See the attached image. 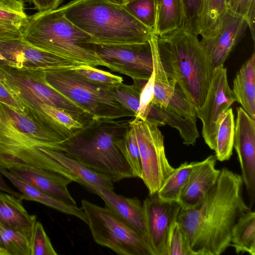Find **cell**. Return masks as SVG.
Here are the masks:
<instances>
[{
  "label": "cell",
  "mask_w": 255,
  "mask_h": 255,
  "mask_svg": "<svg viewBox=\"0 0 255 255\" xmlns=\"http://www.w3.org/2000/svg\"><path fill=\"white\" fill-rule=\"evenodd\" d=\"M116 144L130 166L133 177L140 178L142 165L138 145L134 130L129 124L117 138Z\"/></svg>",
  "instance_id": "31"
},
{
  "label": "cell",
  "mask_w": 255,
  "mask_h": 255,
  "mask_svg": "<svg viewBox=\"0 0 255 255\" xmlns=\"http://www.w3.org/2000/svg\"><path fill=\"white\" fill-rule=\"evenodd\" d=\"M235 127L233 110L229 108L222 117L217 132L214 150L217 160L224 161L232 156Z\"/></svg>",
  "instance_id": "30"
},
{
  "label": "cell",
  "mask_w": 255,
  "mask_h": 255,
  "mask_svg": "<svg viewBox=\"0 0 255 255\" xmlns=\"http://www.w3.org/2000/svg\"><path fill=\"white\" fill-rule=\"evenodd\" d=\"M20 0H0V41L22 39L28 16Z\"/></svg>",
  "instance_id": "24"
},
{
  "label": "cell",
  "mask_w": 255,
  "mask_h": 255,
  "mask_svg": "<svg viewBox=\"0 0 255 255\" xmlns=\"http://www.w3.org/2000/svg\"><path fill=\"white\" fill-rule=\"evenodd\" d=\"M156 43L164 68L179 81L195 110L202 107L214 69L198 36L182 29L156 35Z\"/></svg>",
  "instance_id": "4"
},
{
  "label": "cell",
  "mask_w": 255,
  "mask_h": 255,
  "mask_svg": "<svg viewBox=\"0 0 255 255\" xmlns=\"http://www.w3.org/2000/svg\"><path fill=\"white\" fill-rule=\"evenodd\" d=\"M233 92L236 102L255 119V54L241 66L233 81Z\"/></svg>",
  "instance_id": "25"
},
{
  "label": "cell",
  "mask_w": 255,
  "mask_h": 255,
  "mask_svg": "<svg viewBox=\"0 0 255 255\" xmlns=\"http://www.w3.org/2000/svg\"><path fill=\"white\" fill-rule=\"evenodd\" d=\"M228 0H227V2H228Z\"/></svg>",
  "instance_id": "48"
},
{
  "label": "cell",
  "mask_w": 255,
  "mask_h": 255,
  "mask_svg": "<svg viewBox=\"0 0 255 255\" xmlns=\"http://www.w3.org/2000/svg\"><path fill=\"white\" fill-rule=\"evenodd\" d=\"M0 81L17 100L28 99L56 107L85 126L92 121L83 108L44 84L36 69L18 68L0 60Z\"/></svg>",
  "instance_id": "9"
},
{
  "label": "cell",
  "mask_w": 255,
  "mask_h": 255,
  "mask_svg": "<svg viewBox=\"0 0 255 255\" xmlns=\"http://www.w3.org/2000/svg\"><path fill=\"white\" fill-rule=\"evenodd\" d=\"M251 0H228V8L232 12L245 17Z\"/></svg>",
  "instance_id": "40"
},
{
  "label": "cell",
  "mask_w": 255,
  "mask_h": 255,
  "mask_svg": "<svg viewBox=\"0 0 255 255\" xmlns=\"http://www.w3.org/2000/svg\"><path fill=\"white\" fill-rule=\"evenodd\" d=\"M68 69L79 78L100 86L112 87L123 82L122 77L87 64H80Z\"/></svg>",
  "instance_id": "34"
},
{
  "label": "cell",
  "mask_w": 255,
  "mask_h": 255,
  "mask_svg": "<svg viewBox=\"0 0 255 255\" xmlns=\"http://www.w3.org/2000/svg\"><path fill=\"white\" fill-rule=\"evenodd\" d=\"M154 74L151 106H157L181 117L197 120L195 108L179 81L164 68L158 51L156 35L149 39Z\"/></svg>",
  "instance_id": "12"
},
{
  "label": "cell",
  "mask_w": 255,
  "mask_h": 255,
  "mask_svg": "<svg viewBox=\"0 0 255 255\" xmlns=\"http://www.w3.org/2000/svg\"><path fill=\"white\" fill-rule=\"evenodd\" d=\"M64 15L93 39V44H119L148 41L153 31L122 5L106 0H73L58 7Z\"/></svg>",
  "instance_id": "3"
},
{
  "label": "cell",
  "mask_w": 255,
  "mask_h": 255,
  "mask_svg": "<svg viewBox=\"0 0 255 255\" xmlns=\"http://www.w3.org/2000/svg\"><path fill=\"white\" fill-rule=\"evenodd\" d=\"M195 162H185L175 168L157 192L158 197L165 201L179 202L182 192L189 180Z\"/></svg>",
  "instance_id": "29"
},
{
  "label": "cell",
  "mask_w": 255,
  "mask_h": 255,
  "mask_svg": "<svg viewBox=\"0 0 255 255\" xmlns=\"http://www.w3.org/2000/svg\"><path fill=\"white\" fill-rule=\"evenodd\" d=\"M228 10L227 0H202L199 23L202 39L211 38L218 34Z\"/></svg>",
  "instance_id": "27"
},
{
  "label": "cell",
  "mask_w": 255,
  "mask_h": 255,
  "mask_svg": "<svg viewBox=\"0 0 255 255\" xmlns=\"http://www.w3.org/2000/svg\"><path fill=\"white\" fill-rule=\"evenodd\" d=\"M235 102V96L228 81L227 69L224 65L214 68L205 100L202 107L196 110V117L202 123L203 137L213 150L220 121Z\"/></svg>",
  "instance_id": "13"
},
{
  "label": "cell",
  "mask_w": 255,
  "mask_h": 255,
  "mask_svg": "<svg viewBox=\"0 0 255 255\" xmlns=\"http://www.w3.org/2000/svg\"><path fill=\"white\" fill-rule=\"evenodd\" d=\"M133 81V83L131 85L125 84L122 82L110 87V89L117 101L132 114L134 118L139 109L141 90L147 81Z\"/></svg>",
  "instance_id": "33"
},
{
  "label": "cell",
  "mask_w": 255,
  "mask_h": 255,
  "mask_svg": "<svg viewBox=\"0 0 255 255\" xmlns=\"http://www.w3.org/2000/svg\"><path fill=\"white\" fill-rule=\"evenodd\" d=\"M184 16V29L199 35V17L202 0H180Z\"/></svg>",
  "instance_id": "38"
},
{
  "label": "cell",
  "mask_w": 255,
  "mask_h": 255,
  "mask_svg": "<svg viewBox=\"0 0 255 255\" xmlns=\"http://www.w3.org/2000/svg\"><path fill=\"white\" fill-rule=\"evenodd\" d=\"M19 179L65 203L76 205L68 185L73 182L59 174L35 167H18L8 170Z\"/></svg>",
  "instance_id": "20"
},
{
  "label": "cell",
  "mask_w": 255,
  "mask_h": 255,
  "mask_svg": "<svg viewBox=\"0 0 255 255\" xmlns=\"http://www.w3.org/2000/svg\"><path fill=\"white\" fill-rule=\"evenodd\" d=\"M167 255H193L188 238L177 220L171 230Z\"/></svg>",
  "instance_id": "36"
},
{
  "label": "cell",
  "mask_w": 255,
  "mask_h": 255,
  "mask_svg": "<svg viewBox=\"0 0 255 255\" xmlns=\"http://www.w3.org/2000/svg\"><path fill=\"white\" fill-rule=\"evenodd\" d=\"M0 255H8L7 252L0 247Z\"/></svg>",
  "instance_id": "45"
},
{
  "label": "cell",
  "mask_w": 255,
  "mask_h": 255,
  "mask_svg": "<svg viewBox=\"0 0 255 255\" xmlns=\"http://www.w3.org/2000/svg\"><path fill=\"white\" fill-rule=\"evenodd\" d=\"M63 0H31L38 12H43L56 9Z\"/></svg>",
  "instance_id": "41"
},
{
  "label": "cell",
  "mask_w": 255,
  "mask_h": 255,
  "mask_svg": "<svg viewBox=\"0 0 255 255\" xmlns=\"http://www.w3.org/2000/svg\"><path fill=\"white\" fill-rule=\"evenodd\" d=\"M247 27L245 17L228 9L218 34L211 38L201 39L200 42L210 57L214 69L224 65L243 37Z\"/></svg>",
  "instance_id": "17"
},
{
  "label": "cell",
  "mask_w": 255,
  "mask_h": 255,
  "mask_svg": "<svg viewBox=\"0 0 255 255\" xmlns=\"http://www.w3.org/2000/svg\"><path fill=\"white\" fill-rule=\"evenodd\" d=\"M237 114L233 147L251 209L255 201V121L242 107L237 109Z\"/></svg>",
  "instance_id": "15"
},
{
  "label": "cell",
  "mask_w": 255,
  "mask_h": 255,
  "mask_svg": "<svg viewBox=\"0 0 255 255\" xmlns=\"http://www.w3.org/2000/svg\"><path fill=\"white\" fill-rule=\"evenodd\" d=\"M216 160L215 156L211 155L195 162L179 199L181 208L190 209L198 205L215 184L220 172L216 168Z\"/></svg>",
  "instance_id": "19"
},
{
  "label": "cell",
  "mask_w": 255,
  "mask_h": 255,
  "mask_svg": "<svg viewBox=\"0 0 255 255\" xmlns=\"http://www.w3.org/2000/svg\"><path fill=\"white\" fill-rule=\"evenodd\" d=\"M245 18L248 27L250 28L253 40L255 42V0H251Z\"/></svg>",
  "instance_id": "42"
},
{
  "label": "cell",
  "mask_w": 255,
  "mask_h": 255,
  "mask_svg": "<svg viewBox=\"0 0 255 255\" xmlns=\"http://www.w3.org/2000/svg\"><path fill=\"white\" fill-rule=\"evenodd\" d=\"M156 14L153 34L162 37L184 28L180 0H155Z\"/></svg>",
  "instance_id": "26"
},
{
  "label": "cell",
  "mask_w": 255,
  "mask_h": 255,
  "mask_svg": "<svg viewBox=\"0 0 255 255\" xmlns=\"http://www.w3.org/2000/svg\"><path fill=\"white\" fill-rule=\"evenodd\" d=\"M2 176L7 178L21 193L20 199L38 202L61 212L75 216L88 224V219L82 208L69 204L46 194L19 179L6 169H0Z\"/></svg>",
  "instance_id": "22"
},
{
  "label": "cell",
  "mask_w": 255,
  "mask_h": 255,
  "mask_svg": "<svg viewBox=\"0 0 255 255\" xmlns=\"http://www.w3.org/2000/svg\"><path fill=\"white\" fill-rule=\"evenodd\" d=\"M94 45L103 66L133 80L146 82L151 76L153 64L149 40L141 43Z\"/></svg>",
  "instance_id": "11"
},
{
  "label": "cell",
  "mask_w": 255,
  "mask_h": 255,
  "mask_svg": "<svg viewBox=\"0 0 255 255\" xmlns=\"http://www.w3.org/2000/svg\"><path fill=\"white\" fill-rule=\"evenodd\" d=\"M148 244L152 255H167L172 226L181 208L179 202L165 201L157 194H149L143 200Z\"/></svg>",
  "instance_id": "14"
},
{
  "label": "cell",
  "mask_w": 255,
  "mask_h": 255,
  "mask_svg": "<svg viewBox=\"0 0 255 255\" xmlns=\"http://www.w3.org/2000/svg\"><path fill=\"white\" fill-rule=\"evenodd\" d=\"M135 131L140 156V178L149 194L157 193L163 183L174 170L165 152L164 137L157 126L147 121L135 118L128 122Z\"/></svg>",
  "instance_id": "10"
},
{
  "label": "cell",
  "mask_w": 255,
  "mask_h": 255,
  "mask_svg": "<svg viewBox=\"0 0 255 255\" xmlns=\"http://www.w3.org/2000/svg\"><path fill=\"white\" fill-rule=\"evenodd\" d=\"M42 82L86 111L93 122L109 123L133 116L112 95L110 88L87 82L68 68L38 69Z\"/></svg>",
  "instance_id": "6"
},
{
  "label": "cell",
  "mask_w": 255,
  "mask_h": 255,
  "mask_svg": "<svg viewBox=\"0 0 255 255\" xmlns=\"http://www.w3.org/2000/svg\"><path fill=\"white\" fill-rule=\"evenodd\" d=\"M0 190L3 192L11 194L17 198H20L21 194L11 189L4 181L2 175L0 171Z\"/></svg>",
  "instance_id": "43"
},
{
  "label": "cell",
  "mask_w": 255,
  "mask_h": 255,
  "mask_svg": "<svg viewBox=\"0 0 255 255\" xmlns=\"http://www.w3.org/2000/svg\"><path fill=\"white\" fill-rule=\"evenodd\" d=\"M4 60V58H3V57L0 55V60Z\"/></svg>",
  "instance_id": "47"
},
{
  "label": "cell",
  "mask_w": 255,
  "mask_h": 255,
  "mask_svg": "<svg viewBox=\"0 0 255 255\" xmlns=\"http://www.w3.org/2000/svg\"><path fill=\"white\" fill-rule=\"evenodd\" d=\"M98 196L104 201L106 207L134 230L149 247L144 209L141 201L136 197H126L117 194L114 190L106 189L101 190Z\"/></svg>",
  "instance_id": "21"
},
{
  "label": "cell",
  "mask_w": 255,
  "mask_h": 255,
  "mask_svg": "<svg viewBox=\"0 0 255 255\" xmlns=\"http://www.w3.org/2000/svg\"><path fill=\"white\" fill-rule=\"evenodd\" d=\"M0 55L4 62L18 68H68L80 64L35 47L22 39L0 41Z\"/></svg>",
  "instance_id": "16"
},
{
  "label": "cell",
  "mask_w": 255,
  "mask_h": 255,
  "mask_svg": "<svg viewBox=\"0 0 255 255\" xmlns=\"http://www.w3.org/2000/svg\"><path fill=\"white\" fill-rule=\"evenodd\" d=\"M107 1L111 3L118 4L120 5H124L128 1V0H106Z\"/></svg>",
  "instance_id": "44"
},
{
  "label": "cell",
  "mask_w": 255,
  "mask_h": 255,
  "mask_svg": "<svg viewBox=\"0 0 255 255\" xmlns=\"http://www.w3.org/2000/svg\"><path fill=\"white\" fill-rule=\"evenodd\" d=\"M230 246L237 254L255 255V213L251 210L243 214L233 227Z\"/></svg>",
  "instance_id": "28"
},
{
  "label": "cell",
  "mask_w": 255,
  "mask_h": 255,
  "mask_svg": "<svg viewBox=\"0 0 255 255\" xmlns=\"http://www.w3.org/2000/svg\"><path fill=\"white\" fill-rule=\"evenodd\" d=\"M0 102L13 108L20 113H25L23 106L14 98L0 81Z\"/></svg>",
  "instance_id": "39"
},
{
  "label": "cell",
  "mask_w": 255,
  "mask_h": 255,
  "mask_svg": "<svg viewBox=\"0 0 255 255\" xmlns=\"http://www.w3.org/2000/svg\"><path fill=\"white\" fill-rule=\"evenodd\" d=\"M20 0L23 1L24 3L31 2V0Z\"/></svg>",
  "instance_id": "46"
},
{
  "label": "cell",
  "mask_w": 255,
  "mask_h": 255,
  "mask_svg": "<svg viewBox=\"0 0 255 255\" xmlns=\"http://www.w3.org/2000/svg\"><path fill=\"white\" fill-rule=\"evenodd\" d=\"M30 242L24 233L0 223V247L8 255H30Z\"/></svg>",
  "instance_id": "32"
},
{
  "label": "cell",
  "mask_w": 255,
  "mask_h": 255,
  "mask_svg": "<svg viewBox=\"0 0 255 255\" xmlns=\"http://www.w3.org/2000/svg\"><path fill=\"white\" fill-rule=\"evenodd\" d=\"M22 200L0 191V223L19 230L30 239L36 216L30 214L22 204Z\"/></svg>",
  "instance_id": "23"
},
{
  "label": "cell",
  "mask_w": 255,
  "mask_h": 255,
  "mask_svg": "<svg viewBox=\"0 0 255 255\" xmlns=\"http://www.w3.org/2000/svg\"><path fill=\"white\" fill-rule=\"evenodd\" d=\"M30 255H57L42 224L37 221L30 242Z\"/></svg>",
  "instance_id": "37"
},
{
  "label": "cell",
  "mask_w": 255,
  "mask_h": 255,
  "mask_svg": "<svg viewBox=\"0 0 255 255\" xmlns=\"http://www.w3.org/2000/svg\"><path fill=\"white\" fill-rule=\"evenodd\" d=\"M65 141L25 113L0 102V169L24 166L49 170L50 157L42 148L61 151Z\"/></svg>",
  "instance_id": "2"
},
{
  "label": "cell",
  "mask_w": 255,
  "mask_h": 255,
  "mask_svg": "<svg viewBox=\"0 0 255 255\" xmlns=\"http://www.w3.org/2000/svg\"><path fill=\"white\" fill-rule=\"evenodd\" d=\"M243 184L241 175L223 168L198 205L181 208L177 221L193 255H220L230 246L234 226L243 214L251 210L243 197Z\"/></svg>",
  "instance_id": "1"
},
{
  "label": "cell",
  "mask_w": 255,
  "mask_h": 255,
  "mask_svg": "<svg viewBox=\"0 0 255 255\" xmlns=\"http://www.w3.org/2000/svg\"><path fill=\"white\" fill-rule=\"evenodd\" d=\"M18 101L31 119L65 140L79 134L85 127L71 115L53 106L28 99Z\"/></svg>",
  "instance_id": "18"
},
{
  "label": "cell",
  "mask_w": 255,
  "mask_h": 255,
  "mask_svg": "<svg viewBox=\"0 0 255 255\" xmlns=\"http://www.w3.org/2000/svg\"><path fill=\"white\" fill-rule=\"evenodd\" d=\"M81 204L97 244L121 255H152L143 239L111 209L85 199Z\"/></svg>",
  "instance_id": "8"
},
{
  "label": "cell",
  "mask_w": 255,
  "mask_h": 255,
  "mask_svg": "<svg viewBox=\"0 0 255 255\" xmlns=\"http://www.w3.org/2000/svg\"><path fill=\"white\" fill-rule=\"evenodd\" d=\"M100 128L89 136L78 134L62 144L65 154L88 168L109 177L113 182L134 177L130 166L116 144L124 132L116 127Z\"/></svg>",
  "instance_id": "7"
},
{
  "label": "cell",
  "mask_w": 255,
  "mask_h": 255,
  "mask_svg": "<svg viewBox=\"0 0 255 255\" xmlns=\"http://www.w3.org/2000/svg\"><path fill=\"white\" fill-rule=\"evenodd\" d=\"M135 19L153 31L155 21V0H128L122 5Z\"/></svg>",
  "instance_id": "35"
},
{
  "label": "cell",
  "mask_w": 255,
  "mask_h": 255,
  "mask_svg": "<svg viewBox=\"0 0 255 255\" xmlns=\"http://www.w3.org/2000/svg\"><path fill=\"white\" fill-rule=\"evenodd\" d=\"M22 39L78 64L103 66L94 50L92 38L69 20L58 8L28 16Z\"/></svg>",
  "instance_id": "5"
}]
</instances>
